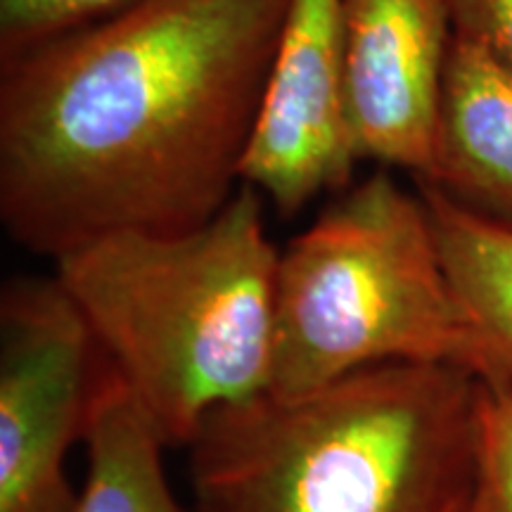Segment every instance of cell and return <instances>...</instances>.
I'll use <instances>...</instances> for the list:
<instances>
[{"label":"cell","mask_w":512,"mask_h":512,"mask_svg":"<svg viewBox=\"0 0 512 512\" xmlns=\"http://www.w3.org/2000/svg\"><path fill=\"white\" fill-rule=\"evenodd\" d=\"M290 0H133L0 62V221L31 254L200 228L242 185Z\"/></svg>","instance_id":"1"},{"label":"cell","mask_w":512,"mask_h":512,"mask_svg":"<svg viewBox=\"0 0 512 512\" xmlns=\"http://www.w3.org/2000/svg\"><path fill=\"white\" fill-rule=\"evenodd\" d=\"M477 377L384 363L214 411L190 441L197 512H465Z\"/></svg>","instance_id":"2"},{"label":"cell","mask_w":512,"mask_h":512,"mask_svg":"<svg viewBox=\"0 0 512 512\" xmlns=\"http://www.w3.org/2000/svg\"><path fill=\"white\" fill-rule=\"evenodd\" d=\"M242 183L214 219L174 235H105L55 259V278L164 446L268 392L278 249Z\"/></svg>","instance_id":"3"},{"label":"cell","mask_w":512,"mask_h":512,"mask_svg":"<svg viewBox=\"0 0 512 512\" xmlns=\"http://www.w3.org/2000/svg\"><path fill=\"white\" fill-rule=\"evenodd\" d=\"M384 363L484 373L420 190L389 171L339 192L278 254L268 392L299 396Z\"/></svg>","instance_id":"4"},{"label":"cell","mask_w":512,"mask_h":512,"mask_svg":"<svg viewBox=\"0 0 512 512\" xmlns=\"http://www.w3.org/2000/svg\"><path fill=\"white\" fill-rule=\"evenodd\" d=\"M107 358L55 278L0 294V512H74L64 463L83 439Z\"/></svg>","instance_id":"5"},{"label":"cell","mask_w":512,"mask_h":512,"mask_svg":"<svg viewBox=\"0 0 512 512\" xmlns=\"http://www.w3.org/2000/svg\"><path fill=\"white\" fill-rule=\"evenodd\" d=\"M344 0H290L242 183L285 219L323 192H344L358 164L347 107Z\"/></svg>","instance_id":"6"},{"label":"cell","mask_w":512,"mask_h":512,"mask_svg":"<svg viewBox=\"0 0 512 512\" xmlns=\"http://www.w3.org/2000/svg\"><path fill=\"white\" fill-rule=\"evenodd\" d=\"M344 22V107L356 159L422 181L453 43L446 0H344Z\"/></svg>","instance_id":"7"},{"label":"cell","mask_w":512,"mask_h":512,"mask_svg":"<svg viewBox=\"0 0 512 512\" xmlns=\"http://www.w3.org/2000/svg\"><path fill=\"white\" fill-rule=\"evenodd\" d=\"M512 230V76L453 34L432 169L418 181Z\"/></svg>","instance_id":"8"},{"label":"cell","mask_w":512,"mask_h":512,"mask_svg":"<svg viewBox=\"0 0 512 512\" xmlns=\"http://www.w3.org/2000/svg\"><path fill=\"white\" fill-rule=\"evenodd\" d=\"M430 209L441 261L456 302L482 354V382L512 384V230L472 214L430 185Z\"/></svg>","instance_id":"9"},{"label":"cell","mask_w":512,"mask_h":512,"mask_svg":"<svg viewBox=\"0 0 512 512\" xmlns=\"http://www.w3.org/2000/svg\"><path fill=\"white\" fill-rule=\"evenodd\" d=\"M86 484L74 512H185L162 465L164 441L110 363L95 387Z\"/></svg>","instance_id":"10"},{"label":"cell","mask_w":512,"mask_h":512,"mask_svg":"<svg viewBox=\"0 0 512 512\" xmlns=\"http://www.w3.org/2000/svg\"><path fill=\"white\" fill-rule=\"evenodd\" d=\"M475 482L465 512H512V384L477 380Z\"/></svg>","instance_id":"11"},{"label":"cell","mask_w":512,"mask_h":512,"mask_svg":"<svg viewBox=\"0 0 512 512\" xmlns=\"http://www.w3.org/2000/svg\"><path fill=\"white\" fill-rule=\"evenodd\" d=\"M133 0H0V62Z\"/></svg>","instance_id":"12"},{"label":"cell","mask_w":512,"mask_h":512,"mask_svg":"<svg viewBox=\"0 0 512 512\" xmlns=\"http://www.w3.org/2000/svg\"><path fill=\"white\" fill-rule=\"evenodd\" d=\"M453 34L475 43L512 76V0H446Z\"/></svg>","instance_id":"13"}]
</instances>
